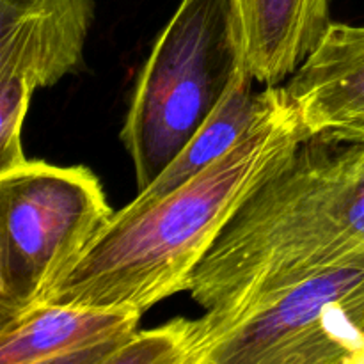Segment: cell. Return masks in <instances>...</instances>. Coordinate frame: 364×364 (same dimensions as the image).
<instances>
[{"instance_id":"cell-1","label":"cell","mask_w":364,"mask_h":364,"mask_svg":"<svg viewBox=\"0 0 364 364\" xmlns=\"http://www.w3.org/2000/svg\"><path fill=\"white\" fill-rule=\"evenodd\" d=\"M244 137L203 173L148 203L130 201L39 302L146 313L191 290L199 263L235 213L306 139L284 85H267Z\"/></svg>"},{"instance_id":"cell-2","label":"cell","mask_w":364,"mask_h":364,"mask_svg":"<svg viewBox=\"0 0 364 364\" xmlns=\"http://www.w3.org/2000/svg\"><path fill=\"white\" fill-rule=\"evenodd\" d=\"M364 255V144L301 142L235 213L192 276L205 311Z\"/></svg>"},{"instance_id":"cell-3","label":"cell","mask_w":364,"mask_h":364,"mask_svg":"<svg viewBox=\"0 0 364 364\" xmlns=\"http://www.w3.org/2000/svg\"><path fill=\"white\" fill-rule=\"evenodd\" d=\"M244 66L237 0H181L141 68L121 130L137 192L198 134Z\"/></svg>"},{"instance_id":"cell-4","label":"cell","mask_w":364,"mask_h":364,"mask_svg":"<svg viewBox=\"0 0 364 364\" xmlns=\"http://www.w3.org/2000/svg\"><path fill=\"white\" fill-rule=\"evenodd\" d=\"M192 364H364V255L205 311Z\"/></svg>"},{"instance_id":"cell-5","label":"cell","mask_w":364,"mask_h":364,"mask_svg":"<svg viewBox=\"0 0 364 364\" xmlns=\"http://www.w3.org/2000/svg\"><path fill=\"white\" fill-rule=\"evenodd\" d=\"M112 215L85 166L27 159L0 171V323L41 301Z\"/></svg>"},{"instance_id":"cell-6","label":"cell","mask_w":364,"mask_h":364,"mask_svg":"<svg viewBox=\"0 0 364 364\" xmlns=\"http://www.w3.org/2000/svg\"><path fill=\"white\" fill-rule=\"evenodd\" d=\"M95 0H0V87L34 96L84 64Z\"/></svg>"},{"instance_id":"cell-7","label":"cell","mask_w":364,"mask_h":364,"mask_svg":"<svg viewBox=\"0 0 364 364\" xmlns=\"http://www.w3.org/2000/svg\"><path fill=\"white\" fill-rule=\"evenodd\" d=\"M144 313L36 302L0 323L2 364H107Z\"/></svg>"},{"instance_id":"cell-8","label":"cell","mask_w":364,"mask_h":364,"mask_svg":"<svg viewBox=\"0 0 364 364\" xmlns=\"http://www.w3.org/2000/svg\"><path fill=\"white\" fill-rule=\"evenodd\" d=\"M283 85L297 109L306 139L338 141L364 123V25L333 21Z\"/></svg>"},{"instance_id":"cell-9","label":"cell","mask_w":364,"mask_h":364,"mask_svg":"<svg viewBox=\"0 0 364 364\" xmlns=\"http://www.w3.org/2000/svg\"><path fill=\"white\" fill-rule=\"evenodd\" d=\"M245 64L256 82L283 85L331 27V0H238Z\"/></svg>"},{"instance_id":"cell-10","label":"cell","mask_w":364,"mask_h":364,"mask_svg":"<svg viewBox=\"0 0 364 364\" xmlns=\"http://www.w3.org/2000/svg\"><path fill=\"white\" fill-rule=\"evenodd\" d=\"M255 82V77L247 66L242 68L212 116L188 141V144L178 153L176 159L148 187L137 192L134 203L153 201L174 191L203 173L224 153L230 151L249 130L265 100L263 89L255 92L252 89Z\"/></svg>"},{"instance_id":"cell-11","label":"cell","mask_w":364,"mask_h":364,"mask_svg":"<svg viewBox=\"0 0 364 364\" xmlns=\"http://www.w3.org/2000/svg\"><path fill=\"white\" fill-rule=\"evenodd\" d=\"M194 318L169 320L151 329L135 331L107 364H192Z\"/></svg>"},{"instance_id":"cell-12","label":"cell","mask_w":364,"mask_h":364,"mask_svg":"<svg viewBox=\"0 0 364 364\" xmlns=\"http://www.w3.org/2000/svg\"><path fill=\"white\" fill-rule=\"evenodd\" d=\"M336 142H348V144H364V123L359 127L352 128V130L345 132Z\"/></svg>"},{"instance_id":"cell-13","label":"cell","mask_w":364,"mask_h":364,"mask_svg":"<svg viewBox=\"0 0 364 364\" xmlns=\"http://www.w3.org/2000/svg\"><path fill=\"white\" fill-rule=\"evenodd\" d=\"M237 6H238V0H237Z\"/></svg>"}]
</instances>
